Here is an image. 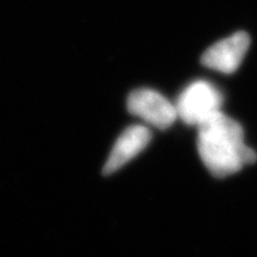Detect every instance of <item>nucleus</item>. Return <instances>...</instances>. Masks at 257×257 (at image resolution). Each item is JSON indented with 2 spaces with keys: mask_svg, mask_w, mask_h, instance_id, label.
Returning <instances> with one entry per match:
<instances>
[{
  "mask_svg": "<svg viewBox=\"0 0 257 257\" xmlns=\"http://www.w3.org/2000/svg\"><path fill=\"white\" fill-rule=\"evenodd\" d=\"M127 111L157 128H168L178 113L174 105L159 92L141 88L131 92L126 100Z\"/></svg>",
  "mask_w": 257,
  "mask_h": 257,
  "instance_id": "3",
  "label": "nucleus"
},
{
  "mask_svg": "<svg viewBox=\"0 0 257 257\" xmlns=\"http://www.w3.org/2000/svg\"><path fill=\"white\" fill-rule=\"evenodd\" d=\"M250 36L246 32H234L231 36L218 41L202 54L201 63L207 68L224 74H232L239 68L248 53Z\"/></svg>",
  "mask_w": 257,
  "mask_h": 257,
  "instance_id": "4",
  "label": "nucleus"
},
{
  "mask_svg": "<svg viewBox=\"0 0 257 257\" xmlns=\"http://www.w3.org/2000/svg\"><path fill=\"white\" fill-rule=\"evenodd\" d=\"M198 127L199 156L216 178L236 174L257 160L255 150L244 143L240 124L221 111Z\"/></svg>",
  "mask_w": 257,
  "mask_h": 257,
  "instance_id": "1",
  "label": "nucleus"
},
{
  "mask_svg": "<svg viewBox=\"0 0 257 257\" xmlns=\"http://www.w3.org/2000/svg\"><path fill=\"white\" fill-rule=\"evenodd\" d=\"M223 105V94L216 86L205 80L188 85L180 94L175 108L178 117L188 125H201L210 119Z\"/></svg>",
  "mask_w": 257,
  "mask_h": 257,
  "instance_id": "2",
  "label": "nucleus"
},
{
  "mask_svg": "<svg viewBox=\"0 0 257 257\" xmlns=\"http://www.w3.org/2000/svg\"><path fill=\"white\" fill-rule=\"evenodd\" d=\"M152 140V133L143 125H133L128 126L123 134L118 137L111 150L106 165L102 169L104 175H110L117 172L130 160L137 156L149 144Z\"/></svg>",
  "mask_w": 257,
  "mask_h": 257,
  "instance_id": "5",
  "label": "nucleus"
}]
</instances>
